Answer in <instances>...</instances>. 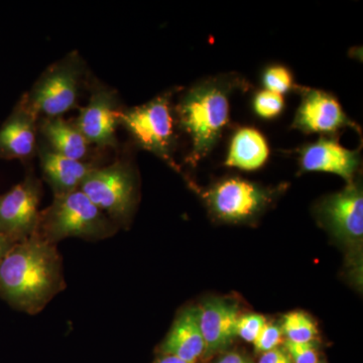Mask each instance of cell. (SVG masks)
Listing matches in <instances>:
<instances>
[{
	"label": "cell",
	"mask_w": 363,
	"mask_h": 363,
	"mask_svg": "<svg viewBox=\"0 0 363 363\" xmlns=\"http://www.w3.org/2000/svg\"><path fill=\"white\" fill-rule=\"evenodd\" d=\"M245 88V79L228 73L199 81L182 94L174 111L177 125L190 140L186 162L191 166H197L215 149L230 121L231 95Z\"/></svg>",
	"instance_id": "7a4b0ae2"
},
{
	"label": "cell",
	"mask_w": 363,
	"mask_h": 363,
	"mask_svg": "<svg viewBox=\"0 0 363 363\" xmlns=\"http://www.w3.org/2000/svg\"><path fill=\"white\" fill-rule=\"evenodd\" d=\"M13 245L14 243L11 242L9 238L0 234V264H1L2 259H4L6 253L9 252V250H11Z\"/></svg>",
	"instance_id": "4316f807"
},
{
	"label": "cell",
	"mask_w": 363,
	"mask_h": 363,
	"mask_svg": "<svg viewBox=\"0 0 363 363\" xmlns=\"http://www.w3.org/2000/svg\"><path fill=\"white\" fill-rule=\"evenodd\" d=\"M118 226L78 189L55 195L54 201L40 212L37 234L52 245L69 238L102 240L111 238Z\"/></svg>",
	"instance_id": "3957f363"
},
{
	"label": "cell",
	"mask_w": 363,
	"mask_h": 363,
	"mask_svg": "<svg viewBox=\"0 0 363 363\" xmlns=\"http://www.w3.org/2000/svg\"><path fill=\"white\" fill-rule=\"evenodd\" d=\"M83 73L82 60L72 52L49 67L23 100L39 118L62 116L77 104Z\"/></svg>",
	"instance_id": "8992f818"
},
{
	"label": "cell",
	"mask_w": 363,
	"mask_h": 363,
	"mask_svg": "<svg viewBox=\"0 0 363 363\" xmlns=\"http://www.w3.org/2000/svg\"><path fill=\"white\" fill-rule=\"evenodd\" d=\"M156 363H191L186 362V360L181 359L176 357H172V355H164L162 358H160Z\"/></svg>",
	"instance_id": "83f0119b"
},
{
	"label": "cell",
	"mask_w": 363,
	"mask_h": 363,
	"mask_svg": "<svg viewBox=\"0 0 363 363\" xmlns=\"http://www.w3.org/2000/svg\"><path fill=\"white\" fill-rule=\"evenodd\" d=\"M40 196L42 186L35 176L0 196V234L13 243L30 238L39 223Z\"/></svg>",
	"instance_id": "ba28073f"
},
{
	"label": "cell",
	"mask_w": 363,
	"mask_h": 363,
	"mask_svg": "<svg viewBox=\"0 0 363 363\" xmlns=\"http://www.w3.org/2000/svg\"><path fill=\"white\" fill-rule=\"evenodd\" d=\"M65 288L57 245L35 233L14 243L0 264V297L18 311L38 314Z\"/></svg>",
	"instance_id": "6da1fadb"
},
{
	"label": "cell",
	"mask_w": 363,
	"mask_h": 363,
	"mask_svg": "<svg viewBox=\"0 0 363 363\" xmlns=\"http://www.w3.org/2000/svg\"><path fill=\"white\" fill-rule=\"evenodd\" d=\"M281 337H283L281 327L267 322L260 330L257 337L253 341L255 351L259 353H266L267 351L274 350L278 344L281 342Z\"/></svg>",
	"instance_id": "603a6c76"
},
{
	"label": "cell",
	"mask_w": 363,
	"mask_h": 363,
	"mask_svg": "<svg viewBox=\"0 0 363 363\" xmlns=\"http://www.w3.org/2000/svg\"><path fill=\"white\" fill-rule=\"evenodd\" d=\"M301 104L292 123V128L306 135L335 136L344 128L360 131L343 111L337 98L326 91L314 88L298 87Z\"/></svg>",
	"instance_id": "9c48e42d"
},
{
	"label": "cell",
	"mask_w": 363,
	"mask_h": 363,
	"mask_svg": "<svg viewBox=\"0 0 363 363\" xmlns=\"http://www.w3.org/2000/svg\"><path fill=\"white\" fill-rule=\"evenodd\" d=\"M281 331L288 341L297 343L312 342L318 334L316 325L311 318L304 312L298 311L289 313L284 317Z\"/></svg>",
	"instance_id": "d6986e66"
},
{
	"label": "cell",
	"mask_w": 363,
	"mask_h": 363,
	"mask_svg": "<svg viewBox=\"0 0 363 363\" xmlns=\"http://www.w3.org/2000/svg\"><path fill=\"white\" fill-rule=\"evenodd\" d=\"M217 363H252L247 358L242 357V355L238 354V353H229L221 358Z\"/></svg>",
	"instance_id": "484cf974"
},
{
	"label": "cell",
	"mask_w": 363,
	"mask_h": 363,
	"mask_svg": "<svg viewBox=\"0 0 363 363\" xmlns=\"http://www.w3.org/2000/svg\"><path fill=\"white\" fill-rule=\"evenodd\" d=\"M162 352L195 363L205 351L197 308H190L179 315L162 344Z\"/></svg>",
	"instance_id": "2e32d148"
},
{
	"label": "cell",
	"mask_w": 363,
	"mask_h": 363,
	"mask_svg": "<svg viewBox=\"0 0 363 363\" xmlns=\"http://www.w3.org/2000/svg\"><path fill=\"white\" fill-rule=\"evenodd\" d=\"M174 93L175 90L167 91L147 104L121 111L119 125L124 126L138 147L179 171L174 160L177 143V121L172 108Z\"/></svg>",
	"instance_id": "277c9868"
},
{
	"label": "cell",
	"mask_w": 363,
	"mask_h": 363,
	"mask_svg": "<svg viewBox=\"0 0 363 363\" xmlns=\"http://www.w3.org/2000/svg\"><path fill=\"white\" fill-rule=\"evenodd\" d=\"M285 108V100L281 95L266 89L255 93L253 111L262 119H272L281 116Z\"/></svg>",
	"instance_id": "44dd1931"
},
{
	"label": "cell",
	"mask_w": 363,
	"mask_h": 363,
	"mask_svg": "<svg viewBox=\"0 0 363 363\" xmlns=\"http://www.w3.org/2000/svg\"><path fill=\"white\" fill-rule=\"evenodd\" d=\"M318 214L327 227L340 240L358 242L363 236L362 189L357 181L325 198L318 207Z\"/></svg>",
	"instance_id": "7c38bea8"
},
{
	"label": "cell",
	"mask_w": 363,
	"mask_h": 363,
	"mask_svg": "<svg viewBox=\"0 0 363 363\" xmlns=\"http://www.w3.org/2000/svg\"><path fill=\"white\" fill-rule=\"evenodd\" d=\"M262 85L264 89L281 95L298 89L294 81L293 74L288 68L281 65L267 67L262 73Z\"/></svg>",
	"instance_id": "ffe728a7"
},
{
	"label": "cell",
	"mask_w": 363,
	"mask_h": 363,
	"mask_svg": "<svg viewBox=\"0 0 363 363\" xmlns=\"http://www.w3.org/2000/svg\"><path fill=\"white\" fill-rule=\"evenodd\" d=\"M38 119L23 98L0 128V155L20 160L33 157L37 150Z\"/></svg>",
	"instance_id": "5bb4252c"
},
{
	"label": "cell",
	"mask_w": 363,
	"mask_h": 363,
	"mask_svg": "<svg viewBox=\"0 0 363 363\" xmlns=\"http://www.w3.org/2000/svg\"><path fill=\"white\" fill-rule=\"evenodd\" d=\"M298 167L302 173L322 172L344 179L348 184L354 181L362 164L360 150L346 149L337 136H321L317 142L308 143L297 150Z\"/></svg>",
	"instance_id": "8fae6325"
},
{
	"label": "cell",
	"mask_w": 363,
	"mask_h": 363,
	"mask_svg": "<svg viewBox=\"0 0 363 363\" xmlns=\"http://www.w3.org/2000/svg\"><path fill=\"white\" fill-rule=\"evenodd\" d=\"M80 190L117 226L130 223L138 199V182L130 162L96 167L86 177Z\"/></svg>",
	"instance_id": "5b68a950"
},
{
	"label": "cell",
	"mask_w": 363,
	"mask_h": 363,
	"mask_svg": "<svg viewBox=\"0 0 363 363\" xmlns=\"http://www.w3.org/2000/svg\"><path fill=\"white\" fill-rule=\"evenodd\" d=\"M39 155L43 176L55 195L78 190L86 177L96 168L91 162L77 161L56 154L45 145L40 147Z\"/></svg>",
	"instance_id": "9a60e30c"
},
{
	"label": "cell",
	"mask_w": 363,
	"mask_h": 363,
	"mask_svg": "<svg viewBox=\"0 0 363 363\" xmlns=\"http://www.w3.org/2000/svg\"><path fill=\"white\" fill-rule=\"evenodd\" d=\"M259 363H293L288 353L281 350H272L262 353Z\"/></svg>",
	"instance_id": "d4e9b609"
},
{
	"label": "cell",
	"mask_w": 363,
	"mask_h": 363,
	"mask_svg": "<svg viewBox=\"0 0 363 363\" xmlns=\"http://www.w3.org/2000/svg\"><path fill=\"white\" fill-rule=\"evenodd\" d=\"M198 321L205 351L213 353L225 350L236 337V323L240 316L236 305L222 300L211 298L197 308Z\"/></svg>",
	"instance_id": "4fadbf2b"
},
{
	"label": "cell",
	"mask_w": 363,
	"mask_h": 363,
	"mask_svg": "<svg viewBox=\"0 0 363 363\" xmlns=\"http://www.w3.org/2000/svg\"><path fill=\"white\" fill-rule=\"evenodd\" d=\"M267 319L262 315L248 314L240 316L236 323V336H240L247 342H252L257 337Z\"/></svg>",
	"instance_id": "7402d4cb"
},
{
	"label": "cell",
	"mask_w": 363,
	"mask_h": 363,
	"mask_svg": "<svg viewBox=\"0 0 363 363\" xmlns=\"http://www.w3.org/2000/svg\"><path fill=\"white\" fill-rule=\"evenodd\" d=\"M38 130L49 143L48 149L61 156L84 161L89 143L80 133L75 123L67 121L63 117L40 118Z\"/></svg>",
	"instance_id": "e0dca14e"
},
{
	"label": "cell",
	"mask_w": 363,
	"mask_h": 363,
	"mask_svg": "<svg viewBox=\"0 0 363 363\" xmlns=\"http://www.w3.org/2000/svg\"><path fill=\"white\" fill-rule=\"evenodd\" d=\"M286 353L293 363H318V355L311 342L297 343L286 340Z\"/></svg>",
	"instance_id": "cb8c5ba5"
},
{
	"label": "cell",
	"mask_w": 363,
	"mask_h": 363,
	"mask_svg": "<svg viewBox=\"0 0 363 363\" xmlns=\"http://www.w3.org/2000/svg\"><path fill=\"white\" fill-rule=\"evenodd\" d=\"M118 99L116 91L97 85L89 101L83 107L75 124L89 145L98 147H114L117 145L116 130L119 125Z\"/></svg>",
	"instance_id": "30bf717a"
},
{
	"label": "cell",
	"mask_w": 363,
	"mask_h": 363,
	"mask_svg": "<svg viewBox=\"0 0 363 363\" xmlns=\"http://www.w3.org/2000/svg\"><path fill=\"white\" fill-rule=\"evenodd\" d=\"M212 213L227 222L248 220L272 201V192L245 179L227 178L203 194Z\"/></svg>",
	"instance_id": "52a82bcc"
},
{
	"label": "cell",
	"mask_w": 363,
	"mask_h": 363,
	"mask_svg": "<svg viewBox=\"0 0 363 363\" xmlns=\"http://www.w3.org/2000/svg\"><path fill=\"white\" fill-rule=\"evenodd\" d=\"M269 157L266 138L253 128H241L234 133L229 143L225 164L229 168L255 171L262 168Z\"/></svg>",
	"instance_id": "ac0fdd59"
}]
</instances>
